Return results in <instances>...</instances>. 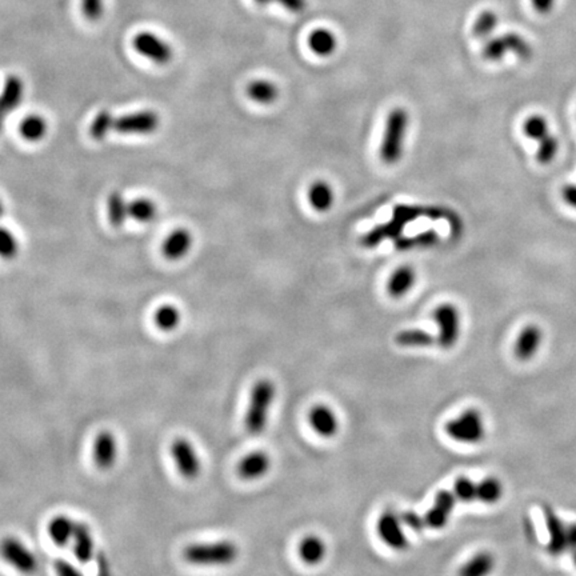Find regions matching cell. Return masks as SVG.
Masks as SVG:
<instances>
[{"label":"cell","instance_id":"10","mask_svg":"<svg viewBox=\"0 0 576 576\" xmlns=\"http://www.w3.org/2000/svg\"><path fill=\"white\" fill-rule=\"evenodd\" d=\"M132 46L137 53L157 64H167L174 56L173 47L166 40L148 31L137 34Z\"/></svg>","mask_w":576,"mask_h":576},{"label":"cell","instance_id":"36","mask_svg":"<svg viewBox=\"0 0 576 576\" xmlns=\"http://www.w3.org/2000/svg\"><path fill=\"white\" fill-rule=\"evenodd\" d=\"M498 23H499V18H498L496 12H494L491 10H486L475 20L473 27H472V33H473V35L479 37V39H487L496 30Z\"/></svg>","mask_w":576,"mask_h":576},{"label":"cell","instance_id":"17","mask_svg":"<svg viewBox=\"0 0 576 576\" xmlns=\"http://www.w3.org/2000/svg\"><path fill=\"white\" fill-rule=\"evenodd\" d=\"M543 340V332L536 324H528L519 333L515 343V355L521 360L532 359L539 351Z\"/></svg>","mask_w":576,"mask_h":576},{"label":"cell","instance_id":"31","mask_svg":"<svg viewBox=\"0 0 576 576\" xmlns=\"http://www.w3.org/2000/svg\"><path fill=\"white\" fill-rule=\"evenodd\" d=\"M308 199L315 210L320 211V212L330 210L333 203V191H332L331 186L327 184L326 182H316L308 191Z\"/></svg>","mask_w":576,"mask_h":576},{"label":"cell","instance_id":"16","mask_svg":"<svg viewBox=\"0 0 576 576\" xmlns=\"http://www.w3.org/2000/svg\"><path fill=\"white\" fill-rule=\"evenodd\" d=\"M192 242L193 239L189 229L176 228L163 242L162 251H163L164 258L173 262L183 259L191 250Z\"/></svg>","mask_w":576,"mask_h":576},{"label":"cell","instance_id":"7","mask_svg":"<svg viewBox=\"0 0 576 576\" xmlns=\"http://www.w3.org/2000/svg\"><path fill=\"white\" fill-rule=\"evenodd\" d=\"M434 319L439 326L437 346L440 349L454 347L460 336V314L454 304H442L437 307Z\"/></svg>","mask_w":576,"mask_h":576},{"label":"cell","instance_id":"39","mask_svg":"<svg viewBox=\"0 0 576 576\" xmlns=\"http://www.w3.org/2000/svg\"><path fill=\"white\" fill-rule=\"evenodd\" d=\"M559 152V140L552 134L547 135L544 139L539 141V148L536 152V159L541 164H551Z\"/></svg>","mask_w":576,"mask_h":576},{"label":"cell","instance_id":"3","mask_svg":"<svg viewBox=\"0 0 576 576\" xmlns=\"http://www.w3.org/2000/svg\"><path fill=\"white\" fill-rule=\"evenodd\" d=\"M238 555L236 544L228 541L191 544L183 551V558L196 566H226L235 561Z\"/></svg>","mask_w":576,"mask_h":576},{"label":"cell","instance_id":"2","mask_svg":"<svg viewBox=\"0 0 576 576\" xmlns=\"http://www.w3.org/2000/svg\"><path fill=\"white\" fill-rule=\"evenodd\" d=\"M275 398V385L271 381L262 379L256 382L252 391L245 426L250 435H261L268 421V412Z\"/></svg>","mask_w":576,"mask_h":576},{"label":"cell","instance_id":"38","mask_svg":"<svg viewBox=\"0 0 576 576\" xmlns=\"http://www.w3.org/2000/svg\"><path fill=\"white\" fill-rule=\"evenodd\" d=\"M524 135L530 139L536 140L538 143L550 135V125L544 116L531 115L523 123Z\"/></svg>","mask_w":576,"mask_h":576},{"label":"cell","instance_id":"27","mask_svg":"<svg viewBox=\"0 0 576 576\" xmlns=\"http://www.w3.org/2000/svg\"><path fill=\"white\" fill-rule=\"evenodd\" d=\"M395 342L402 347H431L437 344V338L423 330H405L396 335Z\"/></svg>","mask_w":576,"mask_h":576},{"label":"cell","instance_id":"50","mask_svg":"<svg viewBox=\"0 0 576 576\" xmlns=\"http://www.w3.org/2000/svg\"><path fill=\"white\" fill-rule=\"evenodd\" d=\"M570 554H571V558H573V561H574V563H575V566H576V550H575V551H571V552H570Z\"/></svg>","mask_w":576,"mask_h":576},{"label":"cell","instance_id":"26","mask_svg":"<svg viewBox=\"0 0 576 576\" xmlns=\"http://www.w3.org/2000/svg\"><path fill=\"white\" fill-rule=\"evenodd\" d=\"M248 96L261 105H270L277 101L279 95L278 87L268 80H254L247 87Z\"/></svg>","mask_w":576,"mask_h":576},{"label":"cell","instance_id":"40","mask_svg":"<svg viewBox=\"0 0 576 576\" xmlns=\"http://www.w3.org/2000/svg\"><path fill=\"white\" fill-rule=\"evenodd\" d=\"M18 252L19 243L15 235L10 229L0 227V258L11 261L17 258Z\"/></svg>","mask_w":576,"mask_h":576},{"label":"cell","instance_id":"41","mask_svg":"<svg viewBox=\"0 0 576 576\" xmlns=\"http://www.w3.org/2000/svg\"><path fill=\"white\" fill-rule=\"evenodd\" d=\"M454 494L457 500L471 503L478 499V483L472 482L469 478L462 476L455 482Z\"/></svg>","mask_w":576,"mask_h":576},{"label":"cell","instance_id":"43","mask_svg":"<svg viewBox=\"0 0 576 576\" xmlns=\"http://www.w3.org/2000/svg\"><path fill=\"white\" fill-rule=\"evenodd\" d=\"M258 4L267 6V4H279L283 8L288 10L290 12L300 14L307 7V0H255Z\"/></svg>","mask_w":576,"mask_h":576},{"label":"cell","instance_id":"6","mask_svg":"<svg viewBox=\"0 0 576 576\" xmlns=\"http://www.w3.org/2000/svg\"><path fill=\"white\" fill-rule=\"evenodd\" d=\"M507 53H512L522 60H528L532 56V47L523 36L516 33L491 37L483 47V58L491 62L503 59Z\"/></svg>","mask_w":576,"mask_h":576},{"label":"cell","instance_id":"25","mask_svg":"<svg viewBox=\"0 0 576 576\" xmlns=\"http://www.w3.org/2000/svg\"><path fill=\"white\" fill-rule=\"evenodd\" d=\"M49 125L43 116L33 114L27 115L19 125V132L27 141H39L47 134Z\"/></svg>","mask_w":576,"mask_h":576},{"label":"cell","instance_id":"11","mask_svg":"<svg viewBox=\"0 0 576 576\" xmlns=\"http://www.w3.org/2000/svg\"><path fill=\"white\" fill-rule=\"evenodd\" d=\"M171 455L177 472L189 480H193L200 473V459L195 451V447L187 439H175L171 444Z\"/></svg>","mask_w":576,"mask_h":576},{"label":"cell","instance_id":"32","mask_svg":"<svg viewBox=\"0 0 576 576\" xmlns=\"http://www.w3.org/2000/svg\"><path fill=\"white\" fill-rule=\"evenodd\" d=\"M182 314L174 304H163L157 308L154 314V322L157 329L164 332L174 331L180 324Z\"/></svg>","mask_w":576,"mask_h":576},{"label":"cell","instance_id":"48","mask_svg":"<svg viewBox=\"0 0 576 576\" xmlns=\"http://www.w3.org/2000/svg\"><path fill=\"white\" fill-rule=\"evenodd\" d=\"M576 550V523L567 524V551Z\"/></svg>","mask_w":576,"mask_h":576},{"label":"cell","instance_id":"29","mask_svg":"<svg viewBox=\"0 0 576 576\" xmlns=\"http://www.w3.org/2000/svg\"><path fill=\"white\" fill-rule=\"evenodd\" d=\"M107 213L111 225L114 227H122L127 220L128 215V203L121 192H112L107 200Z\"/></svg>","mask_w":576,"mask_h":576},{"label":"cell","instance_id":"8","mask_svg":"<svg viewBox=\"0 0 576 576\" xmlns=\"http://www.w3.org/2000/svg\"><path fill=\"white\" fill-rule=\"evenodd\" d=\"M160 125V118L155 111H137L115 118L114 131L124 135H150Z\"/></svg>","mask_w":576,"mask_h":576},{"label":"cell","instance_id":"42","mask_svg":"<svg viewBox=\"0 0 576 576\" xmlns=\"http://www.w3.org/2000/svg\"><path fill=\"white\" fill-rule=\"evenodd\" d=\"M82 12L91 20H99L103 15V0H82Z\"/></svg>","mask_w":576,"mask_h":576},{"label":"cell","instance_id":"23","mask_svg":"<svg viewBox=\"0 0 576 576\" xmlns=\"http://www.w3.org/2000/svg\"><path fill=\"white\" fill-rule=\"evenodd\" d=\"M308 46L319 56H330L338 46L336 36L327 28H316L308 37Z\"/></svg>","mask_w":576,"mask_h":576},{"label":"cell","instance_id":"35","mask_svg":"<svg viewBox=\"0 0 576 576\" xmlns=\"http://www.w3.org/2000/svg\"><path fill=\"white\" fill-rule=\"evenodd\" d=\"M439 242V234L434 229L420 232L415 236L411 238H398L396 241V248L398 250H412V248H426L433 247Z\"/></svg>","mask_w":576,"mask_h":576},{"label":"cell","instance_id":"21","mask_svg":"<svg viewBox=\"0 0 576 576\" xmlns=\"http://www.w3.org/2000/svg\"><path fill=\"white\" fill-rule=\"evenodd\" d=\"M75 527L76 522H73L69 516L58 515L49 523V536L58 547H66L72 541Z\"/></svg>","mask_w":576,"mask_h":576},{"label":"cell","instance_id":"15","mask_svg":"<svg viewBox=\"0 0 576 576\" xmlns=\"http://www.w3.org/2000/svg\"><path fill=\"white\" fill-rule=\"evenodd\" d=\"M544 521L548 531L547 548L552 555H561L567 551V524L550 507L544 508Z\"/></svg>","mask_w":576,"mask_h":576},{"label":"cell","instance_id":"37","mask_svg":"<svg viewBox=\"0 0 576 576\" xmlns=\"http://www.w3.org/2000/svg\"><path fill=\"white\" fill-rule=\"evenodd\" d=\"M115 118L108 111H101L95 115L89 125V135L95 140H103L105 137L114 131Z\"/></svg>","mask_w":576,"mask_h":576},{"label":"cell","instance_id":"12","mask_svg":"<svg viewBox=\"0 0 576 576\" xmlns=\"http://www.w3.org/2000/svg\"><path fill=\"white\" fill-rule=\"evenodd\" d=\"M401 516L387 511L378 521V534L381 539L392 550L403 551L408 547V539L402 528Z\"/></svg>","mask_w":576,"mask_h":576},{"label":"cell","instance_id":"46","mask_svg":"<svg viewBox=\"0 0 576 576\" xmlns=\"http://www.w3.org/2000/svg\"><path fill=\"white\" fill-rule=\"evenodd\" d=\"M555 3L557 0H531L532 7L541 15H548L554 10Z\"/></svg>","mask_w":576,"mask_h":576},{"label":"cell","instance_id":"44","mask_svg":"<svg viewBox=\"0 0 576 576\" xmlns=\"http://www.w3.org/2000/svg\"><path fill=\"white\" fill-rule=\"evenodd\" d=\"M401 521L403 524H405L408 528H411L412 531L417 532H421L427 524L424 521V516H420L419 514H417L415 511H405L401 515Z\"/></svg>","mask_w":576,"mask_h":576},{"label":"cell","instance_id":"30","mask_svg":"<svg viewBox=\"0 0 576 576\" xmlns=\"http://www.w3.org/2000/svg\"><path fill=\"white\" fill-rule=\"evenodd\" d=\"M299 554L307 564H317L326 555V546L317 536H307L299 546Z\"/></svg>","mask_w":576,"mask_h":576},{"label":"cell","instance_id":"51","mask_svg":"<svg viewBox=\"0 0 576 576\" xmlns=\"http://www.w3.org/2000/svg\"><path fill=\"white\" fill-rule=\"evenodd\" d=\"M3 212H4V207H3V203H1V200H0V218L3 216Z\"/></svg>","mask_w":576,"mask_h":576},{"label":"cell","instance_id":"19","mask_svg":"<svg viewBox=\"0 0 576 576\" xmlns=\"http://www.w3.org/2000/svg\"><path fill=\"white\" fill-rule=\"evenodd\" d=\"M71 543H72L73 555L78 559V561L86 564L94 558L95 544H94V538L87 524L76 523L73 538Z\"/></svg>","mask_w":576,"mask_h":576},{"label":"cell","instance_id":"9","mask_svg":"<svg viewBox=\"0 0 576 576\" xmlns=\"http://www.w3.org/2000/svg\"><path fill=\"white\" fill-rule=\"evenodd\" d=\"M0 557L23 574H33L37 568L35 555L17 538H4L0 541Z\"/></svg>","mask_w":576,"mask_h":576},{"label":"cell","instance_id":"47","mask_svg":"<svg viewBox=\"0 0 576 576\" xmlns=\"http://www.w3.org/2000/svg\"><path fill=\"white\" fill-rule=\"evenodd\" d=\"M561 199L566 204L576 210V184H567L561 189Z\"/></svg>","mask_w":576,"mask_h":576},{"label":"cell","instance_id":"49","mask_svg":"<svg viewBox=\"0 0 576 576\" xmlns=\"http://www.w3.org/2000/svg\"><path fill=\"white\" fill-rule=\"evenodd\" d=\"M7 114H10V110L6 105H3V103H0V131L3 128V124H4Z\"/></svg>","mask_w":576,"mask_h":576},{"label":"cell","instance_id":"1","mask_svg":"<svg viewBox=\"0 0 576 576\" xmlns=\"http://www.w3.org/2000/svg\"><path fill=\"white\" fill-rule=\"evenodd\" d=\"M419 216H430L435 219H448L455 227H460V219L448 211L442 209H421V207H396L394 211L392 219L383 226L372 229L369 234L362 239V245L365 247H375L384 239L390 238H399L404 226L408 222L419 218Z\"/></svg>","mask_w":576,"mask_h":576},{"label":"cell","instance_id":"18","mask_svg":"<svg viewBox=\"0 0 576 576\" xmlns=\"http://www.w3.org/2000/svg\"><path fill=\"white\" fill-rule=\"evenodd\" d=\"M310 423L315 431L323 437H332L339 430V421L331 408L316 405L310 411Z\"/></svg>","mask_w":576,"mask_h":576},{"label":"cell","instance_id":"4","mask_svg":"<svg viewBox=\"0 0 576 576\" xmlns=\"http://www.w3.org/2000/svg\"><path fill=\"white\" fill-rule=\"evenodd\" d=\"M408 122V114L403 108H395L388 115L381 146V159L385 164H395L402 157L403 143L407 134Z\"/></svg>","mask_w":576,"mask_h":576},{"label":"cell","instance_id":"33","mask_svg":"<svg viewBox=\"0 0 576 576\" xmlns=\"http://www.w3.org/2000/svg\"><path fill=\"white\" fill-rule=\"evenodd\" d=\"M503 496V485L496 478H486L478 483V499L485 505H495Z\"/></svg>","mask_w":576,"mask_h":576},{"label":"cell","instance_id":"28","mask_svg":"<svg viewBox=\"0 0 576 576\" xmlns=\"http://www.w3.org/2000/svg\"><path fill=\"white\" fill-rule=\"evenodd\" d=\"M157 204L148 198H137L128 203V215L139 223H148L157 218Z\"/></svg>","mask_w":576,"mask_h":576},{"label":"cell","instance_id":"14","mask_svg":"<svg viewBox=\"0 0 576 576\" xmlns=\"http://www.w3.org/2000/svg\"><path fill=\"white\" fill-rule=\"evenodd\" d=\"M94 463L99 470H110L118 457V442L110 431H102L94 440L92 447Z\"/></svg>","mask_w":576,"mask_h":576},{"label":"cell","instance_id":"13","mask_svg":"<svg viewBox=\"0 0 576 576\" xmlns=\"http://www.w3.org/2000/svg\"><path fill=\"white\" fill-rule=\"evenodd\" d=\"M456 500L457 499H456L454 492L447 491V489L439 491L437 498H435L434 506H433V508H430L424 515V521H426L427 527L434 528V530L444 528L448 523L450 516L454 511Z\"/></svg>","mask_w":576,"mask_h":576},{"label":"cell","instance_id":"22","mask_svg":"<svg viewBox=\"0 0 576 576\" xmlns=\"http://www.w3.org/2000/svg\"><path fill=\"white\" fill-rule=\"evenodd\" d=\"M24 96V83L17 76L11 75L6 79L4 86L0 94V102L6 105L11 112L18 108Z\"/></svg>","mask_w":576,"mask_h":576},{"label":"cell","instance_id":"20","mask_svg":"<svg viewBox=\"0 0 576 576\" xmlns=\"http://www.w3.org/2000/svg\"><path fill=\"white\" fill-rule=\"evenodd\" d=\"M270 457L262 451L247 455L238 466V473L245 480L259 479L270 470Z\"/></svg>","mask_w":576,"mask_h":576},{"label":"cell","instance_id":"5","mask_svg":"<svg viewBox=\"0 0 576 576\" xmlns=\"http://www.w3.org/2000/svg\"><path fill=\"white\" fill-rule=\"evenodd\" d=\"M447 435L456 442L476 444L483 440L486 428L482 414L476 410H467L456 419L446 424Z\"/></svg>","mask_w":576,"mask_h":576},{"label":"cell","instance_id":"34","mask_svg":"<svg viewBox=\"0 0 576 576\" xmlns=\"http://www.w3.org/2000/svg\"><path fill=\"white\" fill-rule=\"evenodd\" d=\"M495 566V559L489 552H480L476 557L466 563V566L459 571L460 575L485 576L492 571Z\"/></svg>","mask_w":576,"mask_h":576},{"label":"cell","instance_id":"45","mask_svg":"<svg viewBox=\"0 0 576 576\" xmlns=\"http://www.w3.org/2000/svg\"><path fill=\"white\" fill-rule=\"evenodd\" d=\"M55 570H56V573L59 574V575L63 576H75V575H80L82 573L72 564L70 561H67V560H63V559H60V560H56L55 561Z\"/></svg>","mask_w":576,"mask_h":576},{"label":"cell","instance_id":"24","mask_svg":"<svg viewBox=\"0 0 576 576\" xmlns=\"http://www.w3.org/2000/svg\"><path fill=\"white\" fill-rule=\"evenodd\" d=\"M415 283V272L411 267H401L394 272L388 281V294L392 297H402L405 295Z\"/></svg>","mask_w":576,"mask_h":576}]
</instances>
